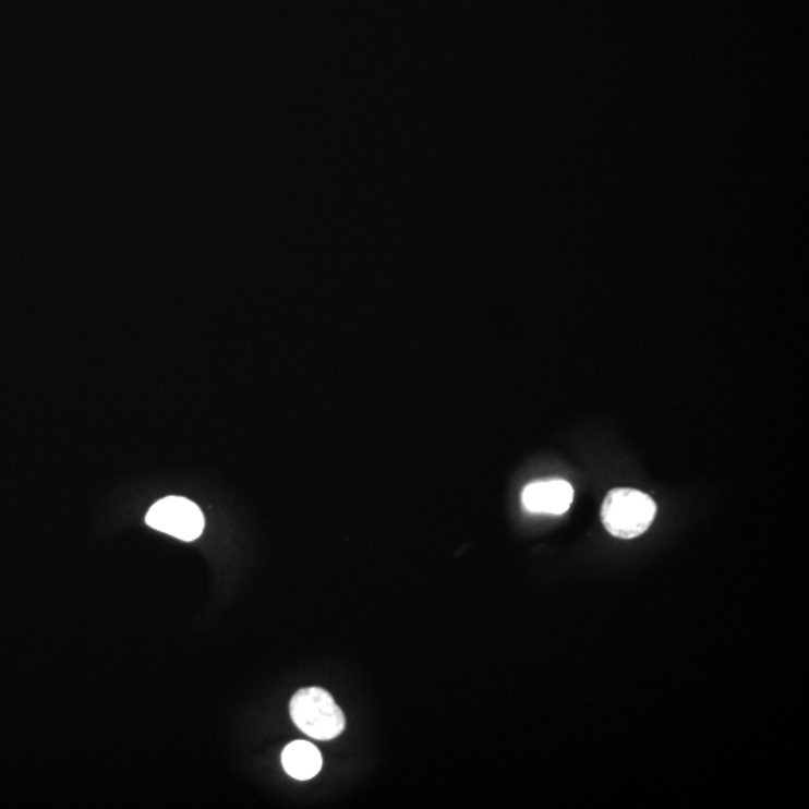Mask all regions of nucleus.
<instances>
[{"mask_svg":"<svg viewBox=\"0 0 809 809\" xmlns=\"http://www.w3.org/2000/svg\"><path fill=\"white\" fill-rule=\"evenodd\" d=\"M146 523L182 542H194L204 530V516L197 504L180 496L158 500L146 516Z\"/></svg>","mask_w":809,"mask_h":809,"instance_id":"obj_3","label":"nucleus"},{"mask_svg":"<svg viewBox=\"0 0 809 809\" xmlns=\"http://www.w3.org/2000/svg\"><path fill=\"white\" fill-rule=\"evenodd\" d=\"M654 499L636 488H613L604 499L602 520L613 536L630 540L644 534L654 522Z\"/></svg>","mask_w":809,"mask_h":809,"instance_id":"obj_2","label":"nucleus"},{"mask_svg":"<svg viewBox=\"0 0 809 809\" xmlns=\"http://www.w3.org/2000/svg\"><path fill=\"white\" fill-rule=\"evenodd\" d=\"M290 714L295 726L314 739L338 738L346 728L342 709L323 688H303L295 692L291 699Z\"/></svg>","mask_w":809,"mask_h":809,"instance_id":"obj_1","label":"nucleus"},{"mask_svg":"<svg viewBox=\"0 0 809 809\" xmlns=\"http://www.w3.org/2000/svg\"><path fill=\"white\" fill-rule=\"evenodd\" d=\"M575 491L564 480H547L528 484L522 494L523 507L542 515H564L570 508Z\"/></svg>","mask_w":809,"mask_h":809,"instance_id":"obj_4","label":"nucleus"},{"mask_svg":"<svg viewBox=\"0 0 809 809\" xmlns=\"http://www.w3.org/2000/svg\"><path fill=\"white\" fill-rule=\"evenodd\" d=\"M282 764L288 775L294 780L307 781L319 774L323 768L322 752L306 740H295L287 745L282 752Z\"/></svg>","mask_w":809,"mask_h":809,"instance_id":"obj_5","label":"nucleus"}]
</instances>
